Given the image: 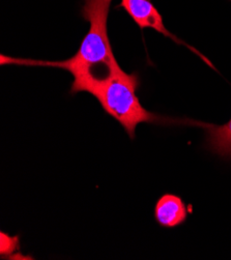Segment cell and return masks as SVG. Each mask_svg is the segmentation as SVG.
I'll use <instances>...</instances> for the list:
<instances>
[{
  "label": "cell",
  "instance_id": "6da1fadb",
  "mask_svg": "<svg viewBox=\"0 0 231 260\" xmlns=\"http://www.w3.org/2000/svg\"><path fill=\"white\" fill-rule=\"evenodd\" d=\"M112 0H84L81 15L89 23V30L80 47L69 59L43 61L2 55V64L44 66L65 70L74 77L71 93L88 92L122 69L116 61L108 36L107 21Z\"/></svg>",
  "mask_w": 231,
  "mask_h": 260
},
{
  "label": "cell",
  "instance_id": "7a4b0ae2",
  "mask_svg": "<svg viewBox=\"0 0 231 260\" xmlns=\"http://www.w3.org/2000/svg\"><path fill=\"white\" fill-rule=\"evenodd\" d=\"M139 87L140 78L138 74H127L121 70L95 86L90 94L100 102L105 113L120 123L131 139L135 138L136 127L142 122L159 124L183 122L145 109L137 96Z\"/></svg>",
  "mask_w": 231,
  "mask_h": 260
},
{
  "label": "cell",
  "instance_id": "3957f363",
  "mask_svg": "<svg viewBox=\"0 0 231 260\" xmlns=\"http://www.w3.org/2000/svg\"><path fill=\"white\" fill-rule=\"evenodd\" d=\"M116 8H121L123 11H125L141 29L151 28L165 36L166 38L173 40L176 44L186 46L187 48L191 49L195 54L199 55L202 60H204L213 68V64L208 60L207 57L199 53L195 48L191 47L188 44H185L182 40H179L178 38L173 36V34H171L165 27L162 15L157 10V8L152 5L150 0H120V4Z\"/></svg>",
  "mask_w": 231,
  "mask_h": 260
},
{
  "label": "cell",
  "instance_id": "277c9868",
  "mask_svg": "<svg viewBox=\"0 0 231 260\" xmlns=\"http://www.w3.org/2000/svg\"><path fill=\"white\" fill-rule=\"evenodd\" d=\"M153 215L161 227L175 228L187 221L188 207L179 196L166 193L157 200Z\"/></svg>",
  "mask_w": 231,
  "mask_h": 260
},
{
  "label": "cell",
  "instance_id": "5b68a950",
  "mask_svg": "<svg viewBox=\"0 0 231 260\" xmlns=\"http://www.w3.org/2000/svg\"><path fill=\"white\" fill-rule=\"evenodd\" d=\"M207 132L208 148L219 157L231 160V117L221 125L199 122V125Z\"/></svg>",
  "mask_w": 231,
  "mask_h": 260
},
{
  "label": "cell",
  "instance_id": "8992f818",
  "mask_svg": "<svg viewBox=\"0 0 231 260\" xmlns=\"http://www.w3.org/2000/svg\"><path fill=\"white\" fill-rule=\"evenodd\" d=\"M2 235V247H0V254L2 256L10 255L15 252L16 249L19 248V237H10L6 235L5 232H0Z\"/></svg>",
  "mask_w": 231,
  "mask_h": 260
}]
</instances>
